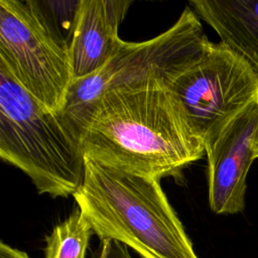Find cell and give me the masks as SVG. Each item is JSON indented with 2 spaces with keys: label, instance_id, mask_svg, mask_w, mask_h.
<instances>
[{
  "label": "cell",
  "instance_id": "obj_10",
  "mask_svg": "<svg viewBox=\"0 0 258 258\" xmlns=\"http://www.w3.org/2000/svg\"><path fill=\"white\" fill-rule=\"evenodd\" d=\"M93 235L91 224L77 207L45 237L44 258H85Z\"/></svg>",
  "mask_w": 258,
  "mask_h": 258
},
{
  "label": "cell",
  "instance_id": "obj_4",
  "mask_svg": "<svg viewBox=\"0 0 258 258\" xmlns=\"http://www.w3.org/2000/svg\"><path fill=\"white\" fill-rule=\"evenodd\" d=\"M209 43L201 19L185 7L175 23L161 34L142 42L123 40L116 54L100 70L74 80L58 114L82 140L95 105L105 92L149 82L166 84L200 56Z\"/></svg>",
  "mask_w": 258,
  "mask_h": 258
},
{
  "label": "cell",
  "instance_id": "obj_2",
  "mask_svg": "<svg viewBox=\"0 0 258 258\" xmlns=\"http://www.w3.org/2000/svg\"><path fill=\"white\" fill-rule=\"evenodd\" d=\"M73 197L101 241H118L140 258H199L159 178L85 156Z\"/></svg>",
  "mask_w": 258,
  "mask_h": 258
},
{
  "label": "cell",
  "instance_id": "obj_7",
  "mask_svg": "<svg viewBox=\"0 0 258 258\" xmlns=\"http://www.w3.org/2000/svg\"><path fill=\"white\" fill-rule=\"evenodd\" d=\"M208 200L217 215L243 213L247 175L258 158V98L205 144Z\"/></svg>",
  "mask_w": 258,
  "mask_h": 258
},
{
  "label": "cell",
  "instance_id": "obj_12",
  "mask_svg": "<svg viewBox=\"0 0 258 258\" xmlns=\"http://www.w3.org/2000/svg\"><path fill=\"white\" fill-rule=\"evenodd\" d=\"M0 258H29V256L16 248L11 247L10 245L1 242L0 243Z\"/></svg>",
  "mask_w": 258,
  "mask_h": 258
},
{
  "label": "cell",
  "instance_id": "obj_6",
  "mask_svg": "<svg viewBox=\"0 0 258 258\" xmlns=\"http://www.w3.org/2000/svg\"><path fill=\"white\" fill-rule=\"evenodd\" d=\"M165 86L205 144L258 98V74L240 53L212 42Z\"/></svg>",
  "mask_w": 258,
  "mask_h": 258
},
{
  "label": "cell",
  "instance_id": "obj_5",
  "mask_svg": "<svg viewBox=\"0 0 258 258\" xmlns=\"http://www.w3.org/2000/svg\"><path fill=\"white\" fill-rule=\"evenodd\" d=\"M0 64L58 113L73 82L69 40L40 1L0 0Z\"/></svg>",
  "mask_w": 258,
  "mask_h": 258
},
{
  "label": "cell",
  "instance_id": "obj_9",
  "mask_svg": "<svg viewBox=\"0 0 258 258\" xmlns=\"http://www.w3.org/2000/svg\"><path fill=\"white\" fill-rule=\"evenodd\" d=\"M189 5L221 42L246 58L258 74V0H191Z\"/></svg>",
  "mask_w": 258,
  "mask_h": 258
},
{
  "label": "cell",
  "instance_id": "obj_1",
  "mask_svg": "<svg viewBox=\"0 0 258 258\" xmlns=\"http://www.w3.org/2000/svg\"><path fill=\"white\" fill-rule=\"evenodd\" d=\"M85 156L126 171L178 176L206 155L205 142L164 83L105 92L82 135Z\"/></svg>",
  "mask_w": 258,
  "mask_h": 258
},
{
  "label": "cell",
  "instance_id": "obj_3",
  "mask_svg": "<svg viewBox=\"0 0 258 258\" xmlns=\"http://www.w3.org/2000/svg\"><path fill=\"white\" fill-rule=\"evenodd\" d=\"M0 157L24 172L39 195L68 198L83 180L81 140L1 64Z\"/></svg>",
  "mask_w": 258,
  "mask_h": 258
},
{
  "label": "cell",
  "instance_id": "obj_11",
  "mask_svg": "<svg viewBox=\"0 0 258 258\" xmlns=\"http://www.w3.org/2000/svg\"><path fill=\"white\" fill-rule=\"evenodd\" d=\"M98 258H132L128 247L114 240L101 241V249Z\"/></svg>",
  "mask_w": 258,
  "mask_h": 258
},
{
  "label": "cell",
  "instance_id": "obj_8",
  "mask_svg": "<svg viewBox=\"0 0 258 258\" xmlns=\"http://www.w3.org/2000/svg\"><path fill=\"white\" fill-rule=\"evenodd\" d=\"M132 1L80 0L70 38L73 81L85 78L105 66L123 40L118 29Z\"/></svg>",
  "mask_w": 258,
  "mask_h": 258
}]
</instances>
